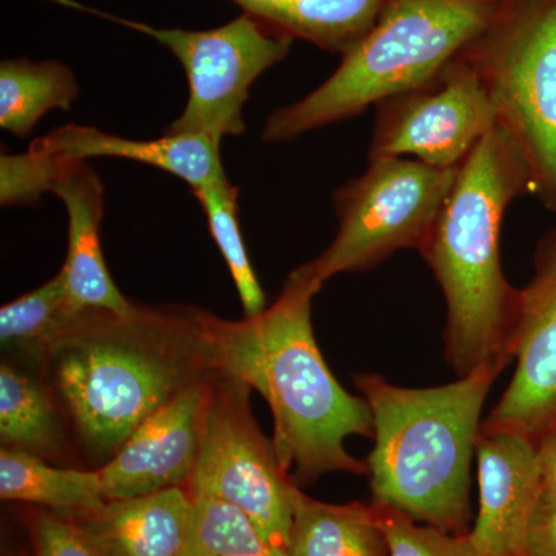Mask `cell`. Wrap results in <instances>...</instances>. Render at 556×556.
I'll use <instances>...</instances> for the list:
<instances>
[{
    "instance_id": "cell-1",
    "label": "cell",
    "mask_w": 556,
    "mask_h": 556,
    "mask_svg": "<svg viewBox=\"0 0 556 556\" xmlns=\"http://www.w3.org/2000/svg\"><path fill=\"white\" fill-rule=\"evenodd\" d=\"M321 287L308 262L257 316L225 320L201 311L212 371L243 380L268 402L278 460L299 486L334 471L368 475L345 441L375 439L368 402L340 386L314 338L311 306Z\"/></svg>"
},
{
    "instance_id": "cell-2",
    "label": "cell",
    "mask_w": 556,
    "mask_h": 556,
    "mask_svg": "<svg viewBox=\"0 0 556 556\" xmlns=\"http://www.w3.org/2000/svg\"><path fill=\"white\" fill-rule=\"evenodd\" d=\"M39 362L62 416L101 466L150 415L212 372L201 309L182 306L79 311Z\"/></svg>"
},
{
    "instance_id": "cell-3",
    "label": "cell",
    "mask_w": 556,
    "mask_h": 556,
    "mask_svg": "<svg viewBox=\"0 0 556 556\" xmlns=\"http://www.w3.org/2000/svg\"><path fill=\"white\" fill-rule=\"evenodd\" d=\"M532 195L514 142L493 127L457 167L453 188L419 252L447 303L445 358L457 378L515 358L521 289L501 263L507 207Z\"/></svg>"
},
{
    "instance_id": "cell-4",
    "label": "cell",
    "mask_w": 556,
    "mask_h": 556,
    "mask_svg": "<svg viewBox=\"0 0 556 556\" xmlns=\"http://www.w3.org/2000/svg\"><path fill=\"white\" fill-rule=\"evenodd\" d=\"M510 362H489L447 386L405 388L379 375L354 376L375 422L367 460L372 504L424 525L470 532L471 459L481 413Z\"/></svg>"
},
{
    "instance_id": "cell-5",
    "label": "cell",
    "mask_w": 556,
    "mask_h": 556,
    "mask_svg": "<svg viewBox=\"0 0 556 556\" xmlns=\"http://www.w3.org/2000/svg\"><path fill=\"white\" fill-rule=\"evenodd\" d=\"M501 0H386L372 30L325 83L266 119L263 139L285 142L422 89L481 35Z\"/></svg>"
},
{
    "instance_id": "cell-6",
    "label": "cell",
    "mask_w": 556,
    "mask_h": 556,
    "mask_svg": "<svg viewBox=\"0 0 556 556\" xmlns=\"http://www.w3.org/2000/svg\"><path fill=\"white\" fill-rule=\"evenodd\" d=\"M460 58L525 161L532 195L556 214V0H501Z\"/></svg>"
},
{
    "instance_id": "cell-7",
    "label": "cell",
    "mask_w": 556,
    "mask_h": 556,
    "mask_svg": "<svg viewBox=\"0 0 556 556\" xmlns=\"http://www.w3.org/2000/svg\"><path fill=\"white\" fill-rule=\"evenodd\" d=\"M457 167L439 169L413 159L369 160L364 174L332 195L339 229L331 244L309 262L317 280L365 273L402 249L419 251L447 200Z\"/></svg>"
},
{
    "instance_id": "cell-8",
    "label": "cell",
    "mask_w": 556,
    "mask_h": 556,
    "mask_svg": "<svg viewBox=\"0 0 556 556\" xmlns=\"http://www.w3.org/2000/svg\"><path fill=\"white\" fill-rule=\"evenodd\" d=\"M56 2L142 33L170 50L188 76L189 98L166 134L208 138L217 144L247 131L243 112L249 91L263 73L288 56L294 42L291 36L248 13L214 30L195 31L152 27L87 9L73 0Z\"/></svg>"
},
{
    "instance_id": "cell-9",
    "label": "cell",
    "mask_w": 556,
    "mask_h": 556,
    "mask_svg": "<svg viewBox=\"0 0 556 556\" xmlns=\"http://www.w3.org/2000/svg\"><path fill=\"white\" fill-rule=\"evenodd\" d=\"M252 388L211 372L203 441L188 490L240 508L274 546L287 552L295 484L278 460L273 439L260 430L251 408Z\"/></svg>"
},
{
    "instance_id": "cell-10",
    "label": "cell",
    "mask_w": 556,
    "mask_h": 556,
    "mask_svg": "<svg viewBox=\"0 0 556 556\" xmlns=\"http://www.w3.org/2000/svg\"><path fill=\"white\" fill-rule=\"evenodd\" d=\"M495 124L484 86L459 54L433 83L376 105L368 161L413 159L453 169Z\"/></svg>"
},
{
    "instance_id": "cell-11",
    "label": "cell",
    "mask_w": 556,
    "mask_h": 556,
    "mask_svg": "<svg viewBox=\"0 0 556 556\" xmlns=\"http://www.w3.org/2000/svg\"><path fill=\"white\" fill-rule=\"evenodd\" d=\"M514 378L482 422L536 439L556 416V225L538 241L521 289Z\"/></svg>"
},
{
    "instance_id": "cell-12",
    "label": "cell",
    "mask_w": 556,
    "mask_h": 556,
    "mask_svg": "<svg viewBox=\"0 0 556 556\" xmlns=\"http://www.w3.org/2000/svg\"><path fill=\"white\" fill-rule=\"evenodd\" d=\"M211 375L156 409L104 466L98 467L105 501L186 486L203 441Z\"/></svg>"
},
{
    "instance_id": "cell-13",
    "label": "cell",
    "mask_w": 556,
    "mask_h": 556,
    "mask_svg": "<svg viewBox=\"0 0 556 556\" xmlns=\"http://www.w3.org/2000/svg\"><path fill=\"white\" fill-rule=\"evenodd\" d=\"M477 456L479 510L470 535L481 556H519L543 492L535 439L481 424Z\"/></svg>"
},
{
    "instance_id": "cell-14",
    "label": "cell",
    "mask_w": 556,
    "mask_h": 556,
    "mask_svg": "<svg viewBox=\"0 0 556 556\" xmlns=\"http://www.w3.org/2000/svg\"><path fill=\"white\" fill-rule=\"evenodd\" d=\"M51 193L64 203L68 217V248L64 268L70 306L134 313L131 303L110 276L101 249V223L104 218L105 190L100 175L87 161H68Z\"/></svg>"
},
{
    "instance_id": "cell-15",
    "label": "cell",
    "mask_w": 556,
    "mask_h": 556,
    "mask_svg": "<svg viewBox=\"0 0 556 556\" xmlns=\"http://www.w3.org/2000/svg\"><path fill=\"white\" fill-rule=\"evenodd\" d=\"M193 497L185 486L105 501L94 510L65 515L108 556H182ZM62 515V514H61Z\"/></svg>"
},
{
    "instance_id": "cell-16",
    "label": "cell",
    "mask_w": 556,
    "mask_h": 556,
    "mask_svg": "<svg viewBox=\"0 0 556 556\" xmlns=\"http://www.w3.org/2000/svg\"><path fill=\"white\" fill-rule=\"evenodd\" d=\"M36 148L67 161L118 159L148 164L181 178L195 190L228 179L219 144L203 137L164 134L156 139H130L68 124L31 142Z\"/></svg>"
},
{
    "instance_id": "cell-17",
    "label": "cell",
    "mask_w": 556,
    "mask_h": 556,
    "mask_svg": "<svg viewBox=\"0 0 556 556\" xmlns=\"http://www.w3.org/2000/svg\"><path fill=\"white\" fill-rule=\"evenodd\" d=\"M287 556H388L375 506L328 504L294 486Z\"/></svg>"
},
{
    "instance_id": "cell-18",
    "label": "cell",
    "mask_w": 556,
    "mask_h": 556,
    "mask_svg": "<svg viewBox=\"0 0 556 556\" xmlns=\"http://www.w3.org/2000/svg\"><path fill=\"white\" fill-rule=\"evenodd\" d=\"M292 39L345 54L375 27L386 0H233Z\"/></svg>"
},
{
    "instance_id": "cell-19",
    "label": "cell",
    "mask_w": 556,
    "mask_h": 556,
    "mask_svg": "<svg viewBox=\"0 0 556 556\" xmlns=\"http://www.w3.org/2000/svg\"><path fill=\"white\" fill-rule=\"evenodd\" d=\"M50 388L3 364L0 367V441L49 463H65L64 420Z\"/></svg>"
},
{
    "instance_id": "cell-20",
    "label": "cell",
    "mask_w": 556,
    "mask_h": 556,
    "mask_svg": "<svg viewBox=\"0 0 556 556\" xmlns=\"http://www.w3.org/2000/svg\"><path fill=\"white\" fill-rule=\"evenodd\" d=\"M0 497L70 515L105 503L100 470L58 467L42 457L0 450Z\"/></svg>"
},
{
    "instance_id": "cell-21",
    "label": "cell",
    "mask_w": 556,
    "mask_h": 556,
    "mask_svg": "<svg viewBox=\"0 0 556 556\" xmlns=\"http://www.w3.org/2000/svg\"><path fill=\"white\" fill-rule=\"evenodd\" d=\"M79 93L75 73L60 61L3 60L0 127L14 137L27 138L47 113L72 110Z\"/></svg>"
},
{
    "instance_id": "cell-22",
    "label": "cell",
    "mask_w": 556,
    "mask_h": 556,
    "mask_svg": "<svg viewBox=\"0 0 556 556\" xmlns=\"http://www.w3.org/2000/svg\"><path fill=\"white\" fill-rule=\"evenodd\" d=\"M192 193L203 208L212 239L222 252L232 276L241 305H243L244 317L257 316L268 308V302L257 274L252 268L243 233H241L239 188H236L228 178L192 190Z\"/></svg>"
},
{
    "instance_id": "cell-23",
    "label": "cell",
    "mask_w": 556,
    "mask_h": 556,
    "mask_svg": "<svg viewBox=\"0 0 556 556\" xmlns=\"http://www.w3.org/2000/svg\"><path fill=\"white\" fill-rule=\"evenodd\" d=\"M75 314L60 270L35 291L0 308V340L3 345L21 348L39 361L47 345Z\"/></svg>"
},
{
    "instance_id": "cell-24",
    "label": "cell",
    "mask_w": 556,
    "mask_h": 556,
    "mask_svg": "<svg viewBox=\"0 0 556 556\" xmlns=\"http://www.w3.org/2000/svg\"><path fill=\"white\" fill-rule=\"evenodd\" d=\"M182 556H287L240 508L193 497L192 525Z\"/></svg>"
},
{
    "instance_id": "cell-25",
    "label": "cell",
    "mask_w": 556,
    "mask_h": 556,
    "mask_svg": "<svg viewBox=\"0 0 556 556\" xmlns=\"http://www.w3.org/2000/svg\"><path fill=\"white\" fill-rule=\"evenodd\" d=\"M388 543V556H481L470 532L464 535L419 526L396 508L376 506Z\"/></svg>"
},
{
    "instance_id": "cell-26",
    "label": "cell",
    "mask_w": 556,
    "mask_h": 556,
    "mask_svg": "<svg viewBox=\"0 0 556 556\" xmlns=\"http://www.w3.org/2000/svg\"><path fill=\"white\" fill-rule=\"evenodd\" d=\"M67 160L43 152L35 144L20 155L0 156V203L3 207L31 206L51 193Z\"/></svg>"
},
{
    "instance_id": "cell-27",
    "label": "cell",
    "mask_w": 556,
    "mask_h": 556,
    "mask_svg": "<svg viewBox=\"0 0 556 556\" xmlns=\"http://www.w3.org/2000/svg\"><path fill=\"white\" fill-rule=\"evenodd\" d=\"M36 556H108L72 518L56 511H36L31 518Z\"/></svg>"
},
{
    "instance_id": "cell-28",
    "label": "cell",
    "mask_w": 556,
    "mask_h": 556,
    "mask_svg": "<svg viewBox=\"0 0 556 556\" xmlns=\"http://www.w3.org/2000/svg\"><path fill=\"white\" fill-rule=\"evenodd\" d=\"M519 556H556V497L541 493L527 522Z\"/></svg>"
},
{
    "instance_id": "cell-29",
    "label": "cell",
    "mask_w": 556,
    "mask_h": 556,
    "mask_svg": "<svg viewBox=\"0 0 556 556\" xmlns=\"http://www.w3.org/2000/svg\"><path fill=\"white\" fill-rule=\"evenodd\" d=\"M543 495L556 497V416L535 439Z\"/></svg>"
}]
</instances>
